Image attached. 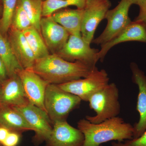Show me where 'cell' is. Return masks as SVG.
I'll use <instances>...</instances> for the list:
<instances>
[{
    "mask_svg": "<svg viewBox=\"0 0 146 146\" xmlns=\"http://www.w3.org/2000/svg\"><path fill=\"white\" fill-rule=\"evenodd\" d=\"M84 140L82 132L65 120L53 123L50 136L45 142L46 146H82Z\"/></svg>",
    "mask_w": 146,
    "mask_h": 146,
    "instance_id": "cell-11",
    "label": "cell"
},
{
    "mask_svg": "<svg viewBox=\"0 0 146 146\" xmlns=\"http://www.w3.org/2000/svg\"><path fill=\"white\" fill-rule=\"evenodd\" d=\"M96 67L80 61H67L53 54L36 60L31 70L49 83L59 84L86 78Z\"/></svg>",
    "mask_w": 146,
    "mask_h": 146,
    "instance_id": "cell-1",
    "label": "cell"
},
{
    "mask_svg": "<svg viewBox=\"0 0 146 146\" xmlns=\"http://www.w3.org/2000/svg\"><path fill=\"white\" fill-rule=\"evenodd\" d=\"M112 146H129L127 144L125 143H122L121 142H118L117 143L114 142L112 144Z\"/></svg>",
    "mask_w": 146,
    "mask_h": 146,
    "instance_id": "cell-30",
    "label": "cell"
},
{
    "mask_svg": "<svg viewBox=\"0 0 146 146\" xmlns=\"http://www.w3.org/2000/svg\"><path fill=\"white\" fill-rule=\"evenodd\" d=\"M8 40L22 68L31 69L36 59L22 32L11 28Z\"/></svg>",
    "mask_w": 146,
    "mask_h": 146,
    "instance_id": "cell-16",
    "label": "cell"
},
{
    "mask_svg": "<svg viewBox=\"0 0 146 146\" xmlns=\"http://www.w3.org/2000/svg\"><path fill=\"white\" fill-rule=\"evenodd\" d=\"M82 100L75 95L60 89L57 84H48L44 104L46 112L53 123L66 120L69 114L78 107Z\"/></svg>",
    "mask_w": 146,
    "mask_h": 146,
    "instance_id": "cell-4",
    "label": "cell"
},
{
    "mask_svg": "<svg viewBox=\"0 0 146 146\" xmlns=\"http://www.w3.org/2000/svg\"><path fill=\"white\" fill-rule=\"evenodd\" d=\"M111 5L109 0H86L83 9L81 35L87 43H92L99 24L105 18Z\"/></svg>",
    "mask_w": 146,
    "mask_h": 146,
    "instance_id": "cell-8",
    "label": "cell"
},
{
    "mask_svg": "<svg viewBox=\"0 0 146 146\" xmlns=\"http://www.w3.org/2000/svg\"><path fill=\"white\" fill-rule=\"evenodd\" d=\"M31 26L28 16L18 1L11 28L23 31Z\"/></svg>",
    "mask_w": 146,
    "mask_h": 146,
    "instance_id": "cell-24",
    "label": "cell"
},
{
    "mask_svg": "<svg viewBox=\"0 0 146 146\" xmlns=\"http://www.w3.org/2000/svg\"><path fill=\"white\" fill-rule=\"evenodd\" d=\"M16 74L22 82L30 103L46 112L44 100L46 89L49 83L31 69H21Z\"/></svg>",
    "mask_w": 146,
    "mask_h": 146,
    "instance_id": "cell-10",
    "label": "cell"
},
{
    "mask_svg": "<svg viewBox=\"0 0 146 146\" xmlns=\"http://www.w3.org/2000/svg\"><path fill=\"white\" fill-rule=\"evenodd\" d=\"M0 146H3L1 144H0Z\"/></svg>",
    "mask_w": 146,
    "mask_h": 146,
    "instance_id": "cell-34",
    "label": "cell"
},
{
    "mask_svg": "<svg viewBox=\"0 0 146 146\" xmlns=\"http://www.w3.org/2000/svg\"><path fill=\"white\" fill-rule=\"evenodd\" d=\"M1 106V100H0V107Z\"/></svg>",
    "mask_w": 146,
    "mask_h": 146,
    "instance_id": "cell-32",
    "label": "cell"
},
{
    "mask_svg": "<svg viewBox=\"0 0 146 146\" xmlns=\"http://www.w3.org/2000/svg\"><path fill=\"white\" fill-rule=\"evenodd\" d=\"M88 102L90 108L96 112V115L86 116L85 119L93 123H99L117 117L121 111L119 89L114 83L108 84L94 94Z\"/></svg>",
    "mask_w": 146,
    "mask_h": 146,
    "instance_id": "cell-3",
    "label": "cell"
},
{
    "mask_svg": "<svg viewBox=\"0 0 146 146\" xmlns=\"http://www.w3.org/2000/svg\"><path fill=\"white\" fill-rule=\"evenodd\" d=\"M99 50L91 48L81 35H70L64 46L56 54L70 62L80 61L95 66L99 59Z\"/></svg>",
    "mask_w": 146,
    "mask_h": 146,
    "instance_id": "cell-9",
    "label": "cell"
},
{
    "mask_svg": "<svg viewBox=\"0 0 146 146\" xmlns=\"http://www.w3.org/2000/svg\"><path fill=\"white\" fill-rule=\"evenodd\" d=\"M83 13V9H65L54 13L51 16L70 35H80Z\"/></svg>",
    "mask_w": 146,
    "mask_h": 146,
    "instance_id": "cell-18",
    "label": "cell"
},
{
    "mask_svg": "<svg viewBox=\"0 0 146 146\" xmlns=\"http://www.w3.org/2000/svg\"><path fill=\"white\" fill-rule=\"evenodd\" d=\"M132 81L138 88L136 110L139 114V120L133 127V139L138 138L146 129V76L136 63L130 65Z\"/></svg>",
    "mask_w": 146,
    "mask_h": 146,
    "instance_id": "cell-13",
    "label": "cell"
},
{
    "mask_svg": "<svg viewBox=\"0 0 146 146\" xmlns=\"http://www.w3.org/2000/svg\"><path fill=\"white\" fill-rule=\"evenodd\" d=\"M77 127L84 136L82 146H100L109 141L133 139V126L118 116L97 124L82 119L78 122Z\"/></svg>",
    "mask_w": 146,
    "mask_h": 146,
    "instance_id": "cell-2",
    "label": "cell"
},
{
    "mask_svg": "<svg viewBox=\"0 0 146 146\" xmlns=\"http://www.w3.org/2000/svg\"><path fill=\"white\" fill-rule=\"evenodd\" d=\"M0 125L21 133L32 131L23 115L11 106H1L0 107Z\"/></svg>",
    "mask_w": 146,
    "mask_h": 146,
    "instance_id": "cell-17",
    "label": "cell"
},
{
    "mask_svg": "<svg viewBox=\"0 0 146 146\" xmlns=\"http://www.w3.org/2000/svg\"><path fill=\"white\" fill-rule=\"evenodd\" d=\"M109 81L106 71L99 70L96 67L86 78L57 85L62 90L78 97L82 101L88 102L92 95L108 85Z\"/></svg>",
    "mask_w": 146,
    "mask_h": 146,
    "instance_id": "cell-5",
    "label": "cell"
},
{
    "mask_svg": "<svg viewBox=\"0 0 146 146\" xmlns=\"http://www.w3.org/2000/svg\"><path fill=\"white\" fill-rule=\"evenodd\" d=\"M21 133L11 131L5 140L2 143L3 146H17L21 140Z\"/></svg>",
    "mask_w": 146,
    "mask_h": 146,
    "instance_id": "cell-26",
    "label": "cell"
},
{
    "mask_svg": "<svg viewBox=\"0 0 146 146\" xmlns=\"http://www.w3.org/2000/svg\"><path fill=\"white\" fill-rule=\"evenodd\" d=\"M86 0H46L43 3L42 16H51L55 12L70 6L83 9Z\"/></svg>",
    "mask_w": 146,
    "mask_h": 146,
    "instance_id": "cell-22",
    "label": "cell"
},
{
    "mask_svg": "<svg viewBox=\"0 0 146 146\" xmlns=\"http://www.w3.org/2000/svg\"><path fill=\"white\" fill-rule=\"evenodd\" d=\"M18 1L28 16L33 27L41 34L40 22L42 16L43 3L42 0Z\"/></svg>",
    "mask_w": 146,
    "mask_h": 146,
    "instance_id": "cell-21",
    "label": "cell"
},
{
    "mask_svg": "<svg viewBox=\"0 0 146 146\" xmlns=\"http://www.w3.org/2000/svg\"><path fill=\"white\" fill-rule=\"evenodd\" d=\"M132 5L129 0H121L117 5L109 9L105 18L107 24L102 34L92 42L101 46L109 42L119 34L131 23L129 11Z\"/></svg>",
    "mask_w": 146,
    "mask_h": 146,
    "instance_id": "cell-7",
    "label": "cell"
},
{
    "mask_svg": "<svg viewBox=\"0 0 146 146\" xmlns=\"http://www.w3.org/2000/svg\"><path fill=\"white\" fill-rule=\"evenodd\" d=\"M0 58L5 65L9 77L23 69L13 52L8 39L0 32Z\"/></svg>",
    "mask_w": 146,
    "mask_h": 146,
    "instance_id": "cell-19",
    "label": "cell"
},
{
    "mask_svg": "<svg viewBox=\"0 0 146 146\" xmlns=\"http://www.w3.org/2000/svg\"><path fill=\"white\" fill-rule=\"evenodd\" d=\"M1 106L18 107L29 103L17 74L9 77L0 85Z\"/></svg>",
    "mask_w": 146,
    "mask_h": 146,
    "instance_id": "cell-15",
    "label": "cell"
},
{
    "mask_svg": "<svg viewBox=\"0 0 146 146\" xmlns=\"http://www.w3.org/2000/svg\"><path fill=\"white\" fill-rule=\"evenodd\" d=\"M22 32L33 52L36 60L49 54L48 49L42 35L34 27H31Z\"/></svg>",
    "mask_w": 146,
    "mask_h": 146,
    "instance_id": "cell-20",
    "label": "cell"
},
{
    "mask_svg": "<svg viewBox=\"0 0 146 146\" xmlns=\"http://www.w3.org/2000/svg\"><path fill=\"white\" fill-rule=\"evenodd\" d=\"M131 41L146 43V23L131 22L115 38L101 46V49L98 54L99 59L103 61L108 51L116 45Z\"/></svg>",
    "mask_w": 146,
    "mask_h": 146,
    "instance_id": "cell-14",
    "label": "cell"
},
{
    "mask_svg": "<svg viewBox=\"0 0 146 146\" xmlns=\"http://www.w3.org/2000/svg\"><path fill=\"white\" fill-rule=\"evenodd\" d=\"M2 12V8L1 6L0 5V14H1Z\"/></svg>",
    "mask_w": 146,
    "mask_h": 146,
    "instance_id": "cell-31",
    "label": "cell"
},
{
    "mask_svg": "<svg viewBox=\"0 0 146 146\" xmlns=\"http://www.w3.org/2000/svg\"><path fill=\"white\" fill-rule=\"evenodd\" d=\"M131 4L138 6L140 11L135 21L145 22L146 19V0H129Z\"/></svg>",
    "mask_w": 146,
    "mask_h": 146,
    "instance_id": "cell-25",
    "label": "cell"
},
{
    "mask_svg": "<svg viewBox=\"0 0 146 146\" xmlns=\"http://www.w3.org/2000/svg\"><path fill=\"white\" fill-rule=\"evenodd\" d=\"M2 15L0 20V32L5 35L10 28L18 0H2Z\"/></svg>",
    "mask_w": 146,
    "mask_h": 146,
    "instance_id": "cell-23",
    "label": "cell"
},
{
    "mask_svg": "<svg viewBox=\"0 0 146 146\" xmlns=\"http://www.w3.org/2000/svg\"><path fill=\"white\" fill-rule=\"evenodd\" d=\"M11 131L4 127L0 125V144L5 140Z\"/></svg>",
    "mask_w": 146,
    "mask_h": 146,
    "instance_id": "cell-29",
    "label": "cell"
},
{
    "mask_svg": "<svg viewBox=\"0 0 146 146\" xmlns=\"http://www.w3.org/2000/svg\"><path fill=\"white\" fill-rule=\"evenodd\" d=\"M9 78L5 65L0 58V85Z\"/></svg>",
    "mask_w": 146,
    "mask_h": 146,
    "instance_id": "cell-28",
    "label": "cell"
},
{
    "mask_svg": "<svg viewBox=\"0 0 146 146\" xmlns=\"http://www.w3.org/2000/svg\"><path fill=\"white\" fill-rule=\"evenodd\" d=\"M145 23H146V19L145 20Z\"/></svg>",
    "mask_w": 146,
    "mask_h": 146,
    "instance_id": "cell-33",
    "label": "cell"
},
{
    "mask_svg": "<svg viewBox=\"0 0 146 146\" xmlns=\"http://www.w3.org/2000/svg\"><path fill=\"white\" fill-rule=\"evenodd\" d=\"M40 29L47 48L53 54L57 53L63 48L70 35L67 30L54 21L51 16L42 18Z\"/></svg>",
    "mask_w": 146,
    "mask_h": 146,
    "instance_id": "cell-12",
    "label": "cell"
},
{
    "mask_svg": "<svg viewBox=\"0 0 146 146\" xmlns=\"http://www.w3.org/2000/svg\"><path fill=\"white\" fill-rule=\"evenodd\" d=\"M13 107L23 115L34 131L33 142L35 146H39L46 142L52 130V122L46 112L30 103L22 106Z\"/></svg>",
    "mask_w": 146,
    "mask_h": 146,
    "instance_id": "cell-6",
    "label": "cell"
},
{
    "mask_svg": "<svg viewBox=\"0 0 146 146\" xmlns=\"http://www.w3.org/2000/svg\"><path fill=\"white\" fill-rule=\"evenodd\" d=\"M125 143L129 146H146V129L140 137L127 140Z\"/></svg>",
    "mask_w": 146,
    "mask_h": 146,
    "instance_id": "cell-27",
    "label": "cell"
}]
</instances>
